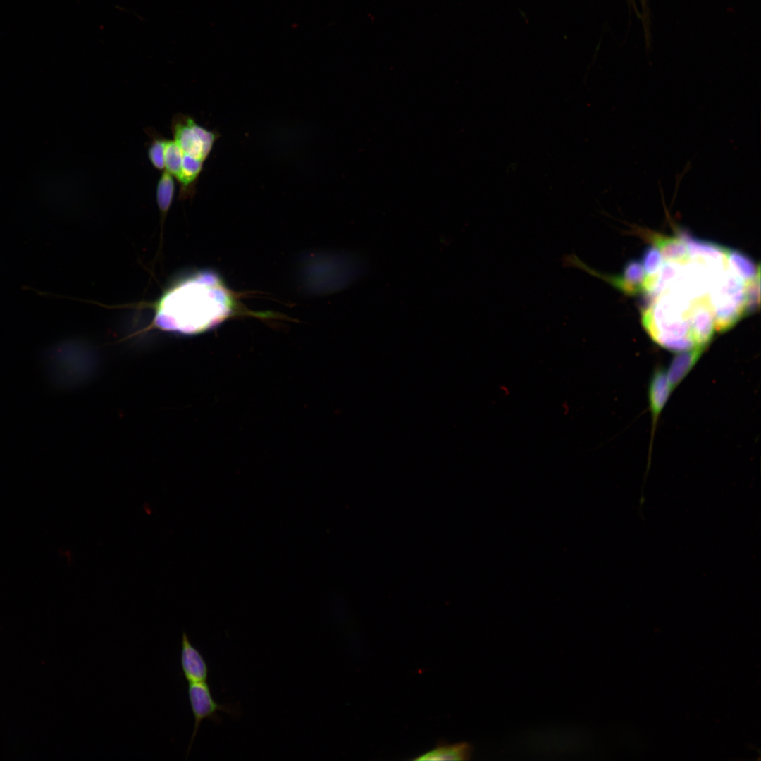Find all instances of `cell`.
Returning <instances> with one entry per match:
<instances>
[{"mask_svg": "<svg viewBox=\"0 0 761 761\" xmlns=\"http://www.w3.org/2000/svg\"><path fill=\"white\" fill-rule=\"evenodd\" d=\"M232 295L214 272L202 271L174 285L156 304L155 326L197 334L215 327L233 312Z\"/></svg>", "mask_w": 761, "mask_h": 761, "instance_id": "cell-1", "label": "cell"}, {"mask_svg": "<svg viewBox=\"0 0 761 761\" xmlns=\"http://www.w3.org/2000/svg\"><path fill=\"white\" fill-rule=\"evenodd\" d=\"M691 301L686 296L664 291L643 312V325L657 344L676 352L698 347L689 318Z\"/></svg>", "mask_w": 761, "mask_h": 761, "instance_id": "cell-2", "label": "cell"}, {"mask_svg": "<svg viewBox=\"0 0 761 761\" xmlns=\"http://www.w3.org/2000/svg\"><path fill=\"white\" fill-rule=\"evenodd\" d=\"M171 131L182 157L180 173L176 179L180 186L179 199H185L195 192L204 162L219 134L199 125L192 116L182 113H177L172 117Z\"/></svg>", "mask_w": 761, "mask_h": 761, "instance_id": "cell-3", "label": "cell"}, {"mask_svg": "<svg viewBox=\"0 0 761 761\" xmlns=\"http://www.w3.org/2000/svg\"><path fill=\"white\" fill-rule=\"evenodd\" d=\"M714 328L725 331L745 313V280L727 264L709 292Z\"/></svg>", "mask_w": 761, "mask_h": 761, "instance_id": "cell-4", "label": "cell"}, {"mask_svg": "<svg viewBox=\"0 0 761 761\" xmlns=\"http://www.w3.org/2000/svg\"><path fill=\"white\" fill-rule=\"evenodd\" d=\"M187 695L194 722L187 756L189 755L199 726L203 720L209 719L216 724H220L221 719L218 712H222L233 717H238L241 713L239 707L237 705H222L217 703L214 700L210 686L206 681L188 683Z\"/></svg>", "mask_w": 761, "mask_h": 761, "instance_id": "cell-5", "label": "cell"}, {"mask_svg": "<svg viewBox=\"0 0 761 761\" xmlns=\"http://www.w3.org/2000/svg\"><path fill=\"white\" fill-rule=\"evenodd\" d=\"M689 318L692 335L696 345L705 347L715 330L713 309L709 295L691 301Z\"/></svg>", "mask_w": 761, "mask_h": 761, "instance_id": "cell-6", "label": "cell"}, {"mask_svg": "<svg viewBox=\"0 0 761 761\" xmlns=\"http://www.w3.org/2000/svg\"><path fill=\"white\" fill-rule=\"evenodd\" d=\"M180 666L188 683L207 681L209 672L208 664L185 632H182L181 638Z\"/></svg>", "mask_w": 761, "mask_h": 761, "instance_id": "cell-7", "label": "cell"}, {"mask_svg": "<svg viewBox=\"0 0 761 761\" xmlns=\"http://www.w3.org/2000/svg\"><path fill=\"white\" fill-rule=\"evenodd\" d=\"M472 746L466 742L454 744L439 743L435 748L414 758L419 761L467 760L472 755Z\"/></svg>", "mask_w": 761, "mask_h": 761, "instance_id": "cell-8", "label": "cell"}, {"mask_svg": "<svg viewBox=\"0 0 761 761\" xmlns=\"http://www.w3.org/2000/svg\"><path fill=\"white\" fill-rule=\"evenodd\" d=\"M672 390L667 372L662 369L655 371L648 389L650 409L655 419L663 408Z\"/></svg>", "mask_w": 761, "mask_h": 761, "instance_id": "cell-9", "label": "cell"}, {"mask_svg": "<svg viewBox=\"0 0 761 761\" xmlns=\"http://www.w3.org/2000/svg\"><path fill=\"white\" fill-rule=\"evenodd\" d=\"M704 347H696L689 350L680 352L672 360L667 371L669 382L674 389L686 376L698 360Z\"/></svg>", "mask_w": 761, "mask_h": 761, "instance_id": "cell-10", "label": "cell"}, {"mask_svg": "<svg viewBox=\"0 0 761 761\" xmlns=\"http://www.w3.org/2000/svg\"><path fill=\"white\" fill-rule=\"evenodd\" d=\"M651 237L655 246L659 249L664 261L680 264L688 261V248L682 238L664 237L654 233L652 234Z\"/></svg>", "mask_w": 761, "mask_h": 761, "instance_id": "cell-11", "label": "cell"}, {"mask_svg": "<svg viewBox=\"0 0 761 761\" xmlns=\"http://www.w3.org/2000/svg\"><path fill=\"white\" fill-rule=\"evenodd\" d=\"M174 177L166 170L163 171L156 185V197L162 221L172 204L175 194Z\"/></svg>", "mask_w": 761, "mask_h": 761, "instance_id": "cell-12", "label": "cell"}, {"mask_svg": "<svg viewBox=\"0 0 761 761\" xmlns=\"http://www.w3.org/2000/svg\"><path fill=\"white\" fill-rule=\"evenodd\" d=\"M729 266L745 282L755 278L760 272V265L748 256L736 250L729 249L727 254Z\"/></svg>", "mask_w": 761, "mask_h": 761, "instance_id": "cell-13", "label": "cell"}, {"mask_svg": "<svg viewBox=\"0 0 761 761\" xmlns=\"http://www.w3.org/2000/svg\"><path fill=\"white\" fill-rule=\"evenodd\" d=\"M150 138L147 147V156L153 167L159 171L165 170L164 152L167 139L151 128L144 130Z\"/></svg>", "mask_w": 761, "mask_h": 761, "instance_id": "cell-14", "label": "cell"}, {"mask_svg": "<svg viewBox=\"0 0 761 761\" xmlns=\"http://www.w3.org/2000/svg\"><path fill=\"white\" fill-rule=\"evenodd\" d=\"M164 163L165 170L176 180L180 173L182 157L180 149L173 139H167L164 152Z\"/></svg>", "mask_w": 761, "mask_h": 761, "instance_id": "cell-15", "label": "cell"}, {"mask_svg": "<svg viewBox=\"0 0 761 761\" xmlns=\"http://www.w3.org/2000/svg\"><path fill=\"white\" fill-rule=\"evenodd\" d=\"M664 259L656 246L648 247L644 252L642 265L646 275L657 273L661 268Z\"/></svg>", "mask_w": 761, "mask_h": 761, "instance_id": "cell-16", "label": "cell"}, {"mask_svg": "<svg viewBox=\"0 0 761 761\" xmlns=\"http://www.w3.org/2000/svg\"><path fill=\"white\" fill-rule=\"evenodd\" d=\"M633 1L634 0H633ZM638 1L641 2V5L643 6V10L644 13L646 14L647 12H648L647 0H638Z\"/></svg>", "mask_w": 761, "mask_h": 761, "instance_id": "cell-17", "label": "cell"}]
</instances>
